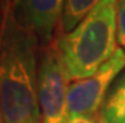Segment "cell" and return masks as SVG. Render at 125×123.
Here are the masks:
<instances>
[{
  "label": "cell",
  "mask_w": 125,
  "mask_h": 123,
  "mask_svg": "<svg viewBox=\"0 0 125 123\" xmlns=\"http://www.w3.org/2000/svg\"><path fill=\"white\" fill-rule=\"evenodd\" d=\"M0 34V109L5 123H41L38 39L18 19L14 0H3Z\"/></svg>",
  "instance_id": "cell-1"
},
{
  "label": "cell",
  "mask_w": 125,
  "mask_h": 123,
  "mask_svg": "<svg viewBox=\"0 0 125 123\" xmlns=\"http://www.w3.org/2000/svg\"><path fill=\"white\" fill-rule=\"evenodd\" d=\"M117 0H101L70 33L52 41L68 82L86 79L107 62L116 48Z\"/></svg>",
  "instance_id": "cell-2"
},
{
  "label": "cell",
  "mask_w": 125,
  "mask_h": 123,
  "mask_svg": "<svg viewBox=\"0 0 125 123\" xmlns=\"http://www.w3.org/2000/svg\"><path fill=\"white\" fill-rule=\"evenodd\" d=\"M68 79L53 44L43 47L38 58V103L41 123H67Z\"/></svg>",
  "instance_id": "cell-3"
},
{
  "label": "cell",
  "mask_w": 125,
  "mask_h": 123,
  "mask_svg": "<svg viewBox=\"0 0 125 123\" xmlns=\"http://www.w3.org/2000/svg\"><path fill=\"white\" fill-rule=\"evenodd\" d=\"M125 69V50L117 48L114 55L86 79L68 87L67 112L72 117H97L111 84Z\"/></svg>",
  "instance_id": "cell-4"
},
{
  "label": "cell",
  "mask_w": 125,
  "mask_h": 123,
  "mask_svg": "<svg viewBox=\"0 0 125 123\" xmlns=\"http://www.w3.org/2000/svg\"><path fill=\"white\" fill-rule=\"evenodd\" d=\"M64 0H14L18 19L35 34L41 48L51 45Z\"/></svg>",
  "instance_id": "cell-5"
},
{
  "label": "cell",
  "mask_w": 125,
  "mask_h": 123,
  "mask_svg": "<svg viewBox=\"0 0 125 123\" xmlns=\"http://www.w3.org/2000/svg\"><path fill=\"white\" fill-rule=\"evenodd\" d=\"M101 115L106 123H125V69L110 87L101 108Z\"/></svg>",
  "instance_id": "cell-6"
},
{
  "label": "cell",
  "mask_w": 125,
  "mask_h": 123,
  "mask_svg": "<svg viewBox=\"0 0 125 123\" xmlns=\"http://www.w3.org/2000/svg\"><path fill=\"white\" fill-rule=\"evenodd\" d=\"M101 0H64L60 33H70L82 21Z\"/></svg>",
  "instance_id": "cell-7"
},
{
  "label": "cell",
  "mask_w": 125,
  "mask_h": 123,
  "mask_svg": "<svg viewBox=\"0 0 125 123\" xmlns=\"http://www.w3.org/2000/svg\"><path fill=\"white\" fill-rule=\"evenodd\" d=\"M116 40L125 50V0H117L116 6Z\"/></svg>",
  "instance_id": "cell-8"
},
{
  "label": "cell",
  "mask_w": 125,
  "mask_h": 123,
  "mask_svg": "<svg viewBox=\"0 0 125 123\" xmlns=\"http://www.w3.org/2000/svg\"><path fill=\"white\" fill-rule=\"evenodd\" d=\"M99 118L100 115L97 117H72L68 118L67 123H99Z\"/></svg>",
  "instance_id": "cell-9"
},
{
  "label": "cell",
  "mask_w": 125,
  "mask_h": 123,
  "mask_svg": "<svg viewBox=\"0 0 125 123\" xmlns=\"http://www.w3.org/2000/svg\"><path fill=\"white\" fill-rule=\"evenodd\" d=\"M99 123H106V121L104 119V117L101 115V113H100V118H99Z\"/></svg>",
  "instance_id": "cell-10"
},
{
  "label": "cell",
  "mask_w": 125,
  "mask_h": 123,
  "mask_svg": "<svg viewBox=\"0 0 125 123\" xmlns=\"http://www.w3.org/2000/svg\"><path fill=\"white\" fill-rule=\"evenodd\" d=\"M0 123H5L4 118H3V114H1V109H0Z\"/></svg>",
  "instance_id": "cell-11"
},
{
  "label": "cell",
  "mask_w": 125,
  "mask_h": 123,
  "mask_svg": "<svg viewBox=\"0 0 125 123\" xmlns=\"http://www.w3.org/2000/svg\"><path fill=\"white\" fill-rule=\"evenodd\" d=\"M0 18H1V10H0ZM0 26H1V23H0ZM0 34H1V30H0Z\"/></svg>",
  "instance_id": "cell-12"
}]
</instances>
